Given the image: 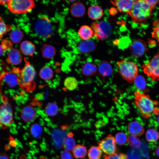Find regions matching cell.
<instances>
[{"mask_svg": "<svg viewBox=\"0 0 159 159\" xmlns=\"http://www.w3.org/2000/svg\"><path fill=\"white\" fill-rule=\"evenodd\" d=\"M133 94L135 104L144 118H148L152 114L158 115L159 103L158 101L153 100L149 95L139 90L135 91Z\"/></svg>", "mask_w": 159, "mask_h": 159, "instance_id": "obj_1", "label": "cell"}, {"mask_svg": "<svg viewBox=\"0 0 159 159\" xmlns=\"http://www.w3.org/2000/svg\"><path fill=\"white\" fill-rule=\"evenodd\" d=\"M153 9L145 0H136L128 12L133 22L140 25L146 23L152 16Z\"/></svg>", "mask_w": 159, "mask_h": 159, "instance_id": "obj_2", "label": "cell"}, {"mask_svg": "<svg viewBox=\"0 0 159 159\" xmlns=\"http://www.w3.org/2000/svg\"><path fill=\"white\" fill-rule=\"evenodd\" d=\"M117 64L118 72L121 77L130 84L134 82L138 74V65L124 58L117 62Z\"/></svg>", "mask_w": 159, "mask_h": 159, "instance_id": "obj_3", "label": "cell"}, {"mask_svg": "<svg viewBox=\"0 0 159 159\" xmlns=\"http://www.w3.org/2000/svg\"><path fill=\"white\" fill-rule=\"evenodd\" d=\"M26 61L24 66L20 72L19 82L21 87L30 89L34 85L36 72L33 66L27 61Z\"/></svg>", "mask_w": 159, "mask_h": 159, "instance_id": "obj_4", "label": "cell"}, {"mask_svg": "<svg viewBox=\"0 0 159 159\" xmlns=\"http://www.w3.org/2000/svg\"><path fill=\"white\" fill-rule=\"evenodd\" d=\"M34 29L37 34L42 38L50 37L52 32L51 22L48 17L44 16H39L35 21Z\"/></svg>", "mask_w": 159, "mask_h": 159, "instance_id": "obj_5", "label": "cell"}, {"mask_svg": "<svg viewBox=\"0 0 159 159\" xmlns=\"http://www.w3.org/2000/svg\"><path fill=\"white\" fill-rule=\"evenodd\" d=\"M7 4L10 11L19 14L30 12L34 6L35 3L31 0H10Z\"/></svg>", "mask_w": 159, "mask_h": 159, "instance_id": "obj_6", "label": "cell"}, {"mask_svg": "<svg viewBox=\"0 0 159 159\" xmlns=\"http://www.w3.org/2000/svg\"><path fill=\"white\" fill-rule=\"evenodd\" d=\"M144 73L154 81H159V52L142 66Z\"/></svg>", "mask_w": 159, "mask_h": 159, "instance_id": "obj_7", "label": "cell"}, {"mask_svg": "<svg viewBox=\"0 0 159 159\" xmlns=\"http://www.w3.org/2000/svg\"><path fill=\"white\" fill-rule=\"evenodd\" d=\"M91 27L93 32V35L98 40H103L110 35L112 31L110 24L105 21L92 22Z\"/></svg>", "mask_w": 159, "mask_h": 159, "instance_id": "obj_8", "label": "cell"}, {"mask_svg": "<svg viewBox=\"0 0 159 159\" xmlns=\"http://www.w3.org/2000/svg\"><path fill=\"white\" fill-rule=\"evenodd\" d=\"M13 121L12 110L9 105L5 102L0 107V126L6 128L13 123Z\"/></svg>", "mask_w": 159, "mask_h": 159, "instance_id": "obj_9", "label": "cell"}, {"mask_svg": "<svg viewBox=\"0 0 159 159\" xmlns=\"http://www.w3.org/2000/svg\"><path fill=\"white\" fill-rule=\"evenodd\" d=\"M98 147L107 155L116 153L117 146L114 137L109 135L98 143Z\"/></svg>", "mask_w": 159, "mask_h": 159, "instance_id": "obj_10", "label": "cell"}, {"mask_svg": "<svg viewBox=\"0 0 159 159\" xmlns=\"http://www.w3.org/2000/svg\"><path fill=\"white\" fill-rule=\"evenodd\" d=\"M130 49L131 54L137 57L142 56L148 50L145 42L140 39L135 40L132 42L130 46Z\"/></svg>", "mask_w": 159, "mask_h": 159, "instance_id": "obj_11", "label": "cell"}, {"mask_svg": "<svg viewBox=\"0 0 159 159\" xmlns=\"http://www.w3.org/2000/svg\"><path fill=\"white\" fill-rule=\"evenodd\" d=\"M136 0H114L111 3L116 6L119 11L123 13H128L132 8Z\"/></svg>", "mask_w": 159, "mask_h": 159, "instance_id": "obj_12", "label": "cell"}, {"mask_svg": "<svg viewBox=\"0 0 159 159\" xmlns=\"http://www.w3.org/2000/svg\"><path fill=\"white\" fill-rule=\"evenodd\" d=\"M22 56L20 51L18 49L14 48L9 52L6 59L9 63L14 65H17L22 61Z\"/></svg>", "mask_w": 159, "mask_h": 159, "instance_id": "obj_13", "label": "cell"}, {"mask_svg": "<svg viewBox=\"0 0 159 159\" xmlns=\"http://www.w3.org/2000/svg\"><path fill=\"white\" fill-rule=\"evenodd\" d=\"M127 129L131 135L136 136L142 135L144 131L143 126L136 121H132L130 122L128 125Z\"/></svg>", "mask_w": 159, "mask_h": 159, "instance_id": "obj_14", "label": "cell"}, {"mask_svg": "<svg viewBox=\"0 0 159 159\" xmlns=\"http://www.w3.org/2000/svg\"><path fill=\"white\" fill-rule=\"evenodd\" d=\"M85 7L81 2H74L71 6L70 12L73 16L76 17H82L85 14Z\"/></svg>", "mask_w": 159, "mask_h": 159, "instance_id": "obj_15", "label": "cell"}, {"mask_svg": "<svg viewBox=\"0 0 159 159\" xmlns=\"http://www.w3.org/2000/svg\"><path fill=\"white\" fill-rule=\"evenodd\" d=\"M95 42L91 40H83L79 43L78 47L80 51L83 53H90L96 49Z\"/></svg>", "mask_w": 159, "mask_h": 159, "instance_id": "obj_16", "label": "cell"}, {"mask_svg": "<svg viewBox=\"0 0 159 159\" xmlns=\"http://www.w3.org/2000/svg\"><path fill=\"white\" fill-rule=\"evenodd\" d=\"M21 116L22 120L25 122L33 120L36 117L34 109L31 106H26L21 111Z\"/></svg>", "mask_w": 159, "mask_h": 159, "instance_id": "obj_17", "label": "cell"}, {"mask_svg": "<svg viewBox=\"0 0 159 159\" xmlns=\"http://www.w3.org/2000/svg\"><path fill=\"white\" fill-rule=\"evenodd\" d=\"M87 14L89 16L94 20H98L101 18L103 15L102 8L97 5H93L88 9Z\"/></svg>", "mask_w": 159, "mask_h": 159, "instance_id": "obj_18", "label": "cell"}, {"mask_svg": "<svg viewBox=\"0 0 159 159\" xmlns=\"http://www.w3.org/2000/svg\"><path fill=\"white\" fill-rule=\"evenodd\" d=\"M3 78L5 82L11 87H15L19 83V76L15 72H6Z\"/></svg>", "mask_w": 159, "mask_h": 159, "instance_id": "obj_19", "label": "cell"}, {"mask_svg": "<svg viewBox=\"0 0 159 159\" xmlns=\"http://www.w3.org/2000/svg\"><path fill=\"white\" fill-rule=\"evenodd\" d=\"M20 49L21 52L26 56H32L35 52V47L31 42L28 41L23 42L21 44Z\"/></svg>", "mask_w": 159, "mask_h": 159, "instance_id": "obj_20", "label": "cell"}, {"mask_svg": "<svg viewBox=\"0 0 159 159\" xmlns=\"http://www.w3.org/2000/svg\"><path fill=\"white\" fill-rule=\"evenodd\" d=\"M98 70L100 74L104 77L111 75L113 72L112 68L110 64L105 61H103L100 62L98 67Z\"/></svg>", "mask_w": 159, "mask_h": 159, "instance_id": "obj_21", "label": "cell"}, {"mask_svg": "<svg viewBox=\"0 0 159 159\" xmlns=\"http://www.w3.org/2000/svg\"><path fill=\"white\" fill-rule=\"evenodd\" d=\"M79 37L84 40H88L93 35V31L91 27L87 25L82 26L78 31Z\"/></svg>", "mask_w": 159, "mask_h": 159, "instance_id": "obj_22", "label": "cell"}, {"mask_svg": "<svg viewBox=\"0 0 159 159\" xmlns=\"http://www.w3.org/2000/svg\"><path fill=\"white\" fill-rule=\"evenodd\" d=\"M97 71V67L94 64L87 62L82 66L81 72L82 74L85 76H91L94 75Z\"/></svg>", "mask_w": 159, "mask_h": 159, "instance_id": "obj_23", "label": "cell"}, {"mask_svg": "<svg viewBox=\"0 0 159 159\" xmlns=\"http://www.w3.org/2000/svg\"><path fill=\"white\" fill-rule=\"evenodd\" d=\"M73 136L72 132H70L64 140L62 146L65 150L69 151L72 150L76 145L75 141L73 138Z\"/></svg>", "mask_w": 159, "mask_h": 159, "instance_id": "obj_24", "label": "cell"}, {"mask_svg": "<svg viewBox=\"0 0 159 159\" xmlns=\"http://www.w3.org/2000/svg\"><path fill=\"white\" fill-rule=\"evenodd\" d=\"M74 157L77 158H83L87 153V149L85 146L80 145H76L72 150Z\"/></svg>", "mask_w": 159, "mask_h": 159, "instance_id": "obj_25", "label": "cell"}, {"mask_svg": "<svg viewBox=\"0 0 159 159\" xmlns=\"http://www.w3.org/2000/svg\"><path fill=\"white\" fill-rule=\"evenodd\" d=\"M41 50L43 57L47 59L52 58L55 53L54 48L50 44L44 45L42 48Z\"/></svg>", "mask_w": 159, "mask_h": 159, "instance_id": "obj_26", "label": "cell"}, {"mask_svg": "<svg viewBox=\"0 0 159 159\" xmlns=\"http://www.w3.org/2000/svg\"><path fill=\"white\" fill-rule=\"evenodd\" d=\"M64 84V86L67 90L69 91H73L77 87L78 82L75 77H69L65 79Z\"/></svg>", "mask_w": 159, "mask_h": 159, "instance_id": "obj_27", "label": "cell"}, {"mask_svg": "<svg viewBox=\"0 0 159 159\" xmlns=\"http://www.w3.org/2000/svg\"><path fill=\"white\" fill-rule=\"evenodd\" d=\"M40 77L45 80H50L53 77V72L52 69L48 66H44L42 68L39 72Z\"/></svg>", "mask_w": 159, "mask_h": 159, "instance_id": "obj_28", "label": "cell"}, {"mask_svg": "<svg viewBox=\"0 0 159 159\" xmlns=\"http://www.w3.org/2000/svg\"><path fill=\"white\" fill-rule=\"evenodd\" d=\"M145 137L148 141L151 143L155 142L159 138V133L155 129H150L146 131Z\"/></svg>", "mask_w": 159, "mask_h": 159, "instance_id": "obj_29", "label": "cell"}, {"mask_svg": "<svg viewBox=\"0 0 159 159\" xmlns=\"http://www.w3.org/2000/svg\"><path fill=\"white\" fill-rule=\"evenodd\" d=\"M24 35V33L21 31L19 29H15L11 32L10 38L12 42L17 43L22 40Z\"/></svg>", "mask_w": 159, "mask_h": 159, "instance_id": "obj_30", "label": "cell"}, {"mask_svg": "<svg viewBox=\"0 0 159 159\" xmlns=\"http://www.w3.org/2000/svg\"><path fill=\"white\" fill-rule=\"evenodd\" d=\"M101 155V150L98 147L92 146L88 151V156L89 159H99Z\"/></svg>", "mask_w": 159, "mask_h": 159, "instance_id": "obj_31", "label": "cell"}, {"mask_svg": "<svg viewBox=\"0 0 159 159\" xmlns=\"http://www.w3.org/2000/svg\"><path fill=\"white\" fill-rule=\"evenodd\" d=\"M114 138L116 143L120 145H123L128 142V137L123 132L117 133Z\"/></svg>", "mask_w": 159, "mask_h": 159, "instance_id": "obj_32", "label": "cell"}, {"mask_svg": "<svg viewBox=\"0 0 159 159\" xmlns=\"http://www.w3.org/2000/svg\"><path fill=\"white\" fill-rule=\"evenodd\" d=\"M30 131L32 135L36 138H39L42 133V127L38 123L33 124L31 127Z\"/></svg>", "mask_w": 159, "mask_h": 159, "instance_id": "obj_33", "label": "cell"}, {"mask_svg": "<svg viewBox=\"0 0 159 159\" xmlns=\"http://www.w3.org/2000/svg\"><path fill=\"white\" fill-rule=\"evenodd\" d=\"M58 111L57 105L53 103L48 104L45 108L46 113L49 116H53L57 113Z\"/></svg>", "mask_w": 159, "mask_h": 159, "instance_id": "obj_34", "label": "cell"}, {"mask_svg": "<svg viewBox=\"0 0 159 159\" xmlns=\"http://www.w3.org/2000/svg\"><path fill=\"white\" fill-rule=\"evenodd\" d=\"M153 24V27L152 33V37L159 43V20L157 19L154 21Z\"/></svg>", "mask_w": 159, "mask_h": 159, "instance_id": "obj_35", "label": "cell"}, {"mask_svg": "<svg viewBox=\"0 0 159 159\" xmlns=\"http://www.w3.org/2000/svg\"><path fill=\"white\" fill-rule=\"evenodd\" d=\"M11 26L6 24L0 17V39H1L3 35L10 31Z\"/></svg>", "mask_w": 159, "mask_h": 159, "instance_id": "obj_36", "label": "cell"}, {"mask_svg": "<svg viewBox=\"0 0 159 159\" xmlns=\"http://www.w3.org/2000/svg\"><path fill=\"white\" fill-rule=\"evenodd\" d=\"M128 142L130 146L135 148L140 147L141 144L140 140L137 136L132 135L128 137Z\"/></svg>", "mask_w": 159, "mask_h": 159, "instance_id": "obj_37", "label": "cell"}, {"mask_svg": "<svg viewBox=\"0 0 159 159\" xmlns=\"http://www.w3.org/2000/svg\"><path fill=\"white\" fill-rule=\"evenodd\" d=\"M134 82L137 88L142 90L145 87V82L144 78L140 76H138L135 79Z\"/></svg>", "mask_w": 159, "mask_h": 159, "instance_id": "obj_38", "label": "cell"}, {"mask_svg": "<svg viewBox=\"0 0 159 159\" xmlns=\"http://www.w3.org/2000/svg\"><path fill=\"white\" fill-rule=\"evenodd\" d=\"M104 158V159H127L128 156L122 153H116L112 155L105 156Z\"/></svg>", "mask_w": 159, "mask_h": 159, "instance_id": "obj_39", "label": "cell"}, {"mask_svg": "<svg viewBox=\"0 0 159 159\" xmlns=\"http://www.w3.org/2000/svg\"><path fill=\"white\" fill-rule=\"evenodd\" d=\"M60 157L61 159H73V156L69 151L65 150L61 152Z\"/></svg>", "mask_w": 159, "mask_h": 159, "instance_id": "obj_40", "label": "cell"}, {"mask_svg": "<svg viewBox=\"0 0 159 159\" xmlns=\"http://www.w3.org/2000/svg\"><path fill=\"white\" fill-rule=\"evenodd\" d=\"M148 4L153 10L157 4L159 2V0H145Z\"/></svg>", "mask_w": 159, "mask_h": 159, "instance_id": "obj_41", "label": "cell"}, {"mask_svg": "<svg viewBox=\"0 0 159 159\" xmlns=\"http://www.w3.org/2000/svg\"><path fill=\"white\" fill-rule=\"evenodd\" d=\"M0 159H9V158L6 154L4 153H0Z\"/></svg>", "mask_w": 159, "mask_h": 159, "instance_id": "obj_42", "label": "cell"}, {"mask_svg": "<svg viewBox=\"0 0 159 159\" xmlns=\"http://www.w3.org/2000/svg\"><path fill=\"white\" fill-rule=\"evenodd\" d=\"M155 152L156 155L159 158V145L155 149Z\"/></svg>", "mask_w": 159, "mask_h": 159, "instance_id": "obj_43", "label": "cell"}, {"mask_svg": "<svg viewBox=\"0 0 159 159\" xmlns=\"http://www.w3.org/2000/svg\"><path fill=\"white\" fill-rule=\"evenodd\" d=\"M4 52V50L1 45H0V56L3 54Z\"/></svg>", "mask_w": 159, "mask_h": 159, "instance_id": "obj_44", "label": "cell"}, {"mask_svg": "<svg viewBox=\"0 0 159 159\" xmlns=\"http://www.w3.org/2000/svg\"><path fill=\"white\" fill-rule=\"evenodd\" d=\"M8 0H0V4L1 5H5L7 4Z\"/></svg>", "mask_w": 159, "mask_h": 159, "instance_id": "obj_45", "label": "cell"}, {"mask_svg": "<svg viewBox=\"0 0 159 159\" xmlns=\"http://www.w3.org/2000/svg\"><path fill=\"white\" fill-rule=\"evenodd\" d=\"M157 120L158 122V123H159V114H158V116L157 117Z\"/></svg>", "mask_w": 159, "mask_h": 159, "instance_id": "obj_46", "label": "cell"}, {"mask_svg": "<svg viewBox=\"0 0 159 159\" xmlns=\"http://www.w3.org/2000/svg\"><path fill=\"white\" fill-rule=\"evenodd\" d=\"M3 63V62L1 61V60L0 59V64Z\"/></svg>", "mask_w": 159, "mask_h": 159, "instance_id": "obj_47", "label": "cell"}, {"mask_svg": "<svg viewBox=\"0 0 159 159\" xmlns=\"http://www.w3.org/2000/svg\"></svg>", "mask_w": 159, "mask_h": 159, "instance_id": "obj_48", "label": "cell"}]
</instances>
